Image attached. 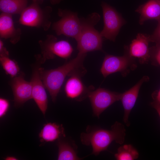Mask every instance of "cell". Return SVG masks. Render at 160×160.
<instances>
[{"label": "cell", "mask_w": 160, "mask_h": 160, "mask_svg": "<svg viewBox=\"0 0 160 160\" xmlns=\"http://www.w3.org/2000/svg\"><path fill=\"white\" fill-rule=\"evenodd\" d=\"M86 55L87 54L78 52L76 57L54 69L47 70L40 67L41 78L53 102L56 101L57 95L67 76L78 75L82 77L87 73L83 65Z\"/></svg>", "instance_id": "6da1fadb"}, {"label": "cell", "mask_w": 160, "mask_h": 160, "mask_svg": "<svg viewBox=\"0 0 160 160\" xmlns=\"http://www.w3.org/2000/svg\"><path fill=\"white\" fill-rule=\"evenodd\" d=\"M125 132L124 125L116 121L109 130L88 126L86 132L81 134L80 138L83 144L92 146V154L97 156L101 152L107 150L113 141L120 144H122L125 140Z\"/></svg>", "instance_id": "7a4b0ae2"}, {"label": "cell", "mask_w": 160, "mask_h": 160, "mask_svg": "<svg viewBox=\"0 0 160 160\" xmlns=\"http://www.w3.org/2000/svg\"><path fill=\"white\" fill-rule=\"evenodd\" d=\"M100 18L99 14L94 12L87 16L86 18L80 19L81 32L76 40L79 52L87 54L89 52L102 50V37L94 27Z\"/></svg>", "instance_id": "3957f363"}, {"label": "cell", "mask_w": 160, "mask_h": 160, "mask_svg": "<svg viewBox=\"0 0 160 160\" xmlns=\"http://www.w3.org/2000/svg\"><path fill=\"white\" fill-rule=\"evenodd\" d=\"M39 3L33 2L27 7L20 14L19 22L23 25L41 28L47 31L51 24L50 19L52 9L48 6L42 8Z\"/></svg>", "instance_id": "277c9868"}, {"label": "cell", "mask_w": 160, "mask_h": 160, "mask_svg": "<svg viewBox=\"0 0 160 160\" xmlns=\"http://www.w3.org/2000/svg\"><path fill=\"white\" fill-rule=\"evenodd\" d=\"M57 14L61 18L53 24L52 29L57 36L63 35L76 41L81 31L80 20L77 13L67 9L59 8Z\"/></svg>", "instance_id": "5b68a950"}, {"label": "cell", "mask_w": 160, "mask_h": 160, "mask_svg": "<svg viewBox=\"0 0 160 160\" xmlns=\"http://www.w3.org/2000/svg\"><path fill=\"white\" fill-rule=\"evenodd\" d=\"M135 59L130 56L125 49L123 56L106 55L100 68V72L105 78L117 72H120L123 76H125L130 71L136 68Z\"/></svg>", "instance_id": "8992f818"}, {"label": "cell", "mask_w": 160, "mask_h": 160, "mask_svg": "<svg viewBox=\"0 0 160 160\" xmlns=\"http://www.w3.org/2000/svg\"><path fill=\"white\" fill-rule=\"evenodd\" d=\"M57 40L54 36L47 35L44 40L39 41L43 63L47 60L54 58L55 55L65 59L70 57L73 50L71 44L66 41Z\"/></svg>", "instance_id": "52a82bcc"}, {"label": "cell", "mask_w": 160, "mask_h": 160, "mask_svg": "<svg viewBox=\"0 0 160 160\" xmlns=\"http://www.w3.org/2000/svg\"><path fill=\"white\" fill-rule=\"evenodd\" d=\"M101 6L104 25L100 34L102 37L115 41L121 28L126 21L115 9L108 4L102 2Z\"/></svg>", "instance_id": "ba28073f"}, {"label": "cell", "mask_w": 160, "mask_h": 160, "mask_svg": "<svg viewBox=\"0 0 160 160\" xmlns=\"http://www.w3.org/2000/svg\"><path fill=\"white\" fill-rule=\"evenodd\" d=\"M35 57L36 60L33 67L31 81L32 86V98L44 115L47 108L48 99L39 71L41 65L42 64V56L39 54L35 55Z\"/></svg>", "instance_id": "9c48e42d"}, {"label": "cell", "mask_w": 160, "mask_h": 160, "mask_svg": "<svg viewBox=\"0 0 160 160\" xmlns=\"http://www.w3.org/2000/svg\"><path fill=\"white\" fill-rule=\"evenodd\" d=\"M121 93L99 88L91 91L88 97L94 115L99 118L101 113L115 102L120 100Z\"/></svg>", "instance_id": "30bf717a"}, {"label": "cell", "mask_w": 160, "mask_h": 160, "mask_svg": "<svg viewBox=\"0 0 160 160\" xmlns=\"http://www.w3.org/2000/svg\"><path fill=\"white\" fill-rule=\"evenodd\" d=\"M150 37L148 35L138 33L129 46L125 47V49L129 55L135 59L137 58L141 64L146 63L150 60V48L148 47L150 42Z\"/></svg>", "instance_id": "8fae6325"}, {"label": "cell", "mask_w": 160, "mask_h": 160, "mask_svg": "<svg viewBox=\"0 0 160 160\" xmlns=\"http://www.w3.org/2000/svg\"><path fill=\"white\" fill-rule=\"evenodd\" d=\"M16 107L22 105L32 98V86L31 81L25 80L23 74H19L12 78L10 82Z\"/></svg>", "instance_id": "7c38bea8"}, {"label": "cell", "mask_w": 160, "mask_h": 160, "mask_svg": "<svg viewBox=\"0 0 160 160\" xmlns=\"http://www.w3.org/2000/svg\"><path fill=\"white\" fill-rule=\"evenodd\" d=\"M65 86V92L66 96L78 101H81L88 97L90 92L94 89L92 86L86 87L81 77L78 75L70 76Z\"/></svg>", "instance_id": "4fadbf2b"}, {"label": "cell", "mask_w": 160, "mask_h": 160, "mask_svg": "<svg viewBox=\"0 0 160 160\" xmlns=\"http://www.w3.org/2000/svg\"><path fill=\"white\" fill-rule=\"evenodd\" d=\"M149 80V78L144 76L134 86L125 92L121 93V100L124 110L123 121L127 126L130 125L129 117L134 107L138 97L139 91L142 84Z\"/></svg>", "instance_id": "5bb4252c"}, {"label": "cell", "mask_w": 160, "mask_h": 160, "mask_svg": "<svg viewBox=\"0 0 160 160\" xmlns=\"http://www.w3.org/2000/svg\"><path fill=\"white\" fill-rule=\"evenodd\" d=\"M12 15L1 13L0 15V36L1 38L9 39L13 44L20 39L21 31L16 28L14 25Z\"/></svg>", "instance_id": "9a60e30c"}, {"label": "cell", "mask_w": 160, "mask_h": 160, "mask_svg": "<svg viewBox=\"0 0 160 160\" xmlns=\"http://www.w3.org/2000/svg\"><path fill=\"white\" fill-rule=\"evenodd\" d=\"M135 11L140 15L139 23L143 25L146 21L151 19H160L159 0H149L141 5Z\"/></svg>", "instance_id": "2e32d148"}, {"label": "cell", "mask_w": 160, "mask_h": 160, "mask_svg": "<svg viewBox=\"0 0 160 160\" xmlns=\"http://www.w3.org/2000/svg\"><path fill=\"white\" fill-rule=\"evenodd\" d=\"M65 137L63 125L55 123L44 124L39 134L40 141L42 143L53 142Z\"/></svg>", "instance_id": "e0dca14e"}, {"label": "cell", "mask_w": 160, "mask_h": 160, "mask_svg": "<svg viewBox=\"0 0 160 160\" xmlns=\"http://www.w3.org/2000/svg\"><path fill=\"white\" fill-rule=\"evenodd\" d=\"M58 151L57 160H78L81 159L77 155V147L72 141H68L61 137L58 139Z\"/></svg>", "instance_id": "ac0fdd59"}, {"label": "cell", "mask_w": 160, "mask_h": 160, "mask_svg": "<svg viewBox=\"0 0 160 160\" xmlns=\"http://www.w3.org/2000/svg\"><path fill=\"white\" fill-rule=\"evenodd\" d=\"M27 0H0L1 13L20 14L27 7Z\"/></svg>", "instance_id": "d6986e66"}, {"label": "cell", "mask_w": 160, "mask_h": 160, "mask_svg": "<svg viewBox=\"0 0 160 160\" xmlns=\"http://www.w3.org/2000/svg\"><path fill=\"white\" fill-rule=\"evenodd\" d=\"M139 156L138 151L132 145L126 144L118 148L114 157L117 160H134L137 159Z\"/></svg>", "instance_id": "ffe728a7"}, {"label": "cell", "mask_w": 160, "mask_h": 160, "mask_svg": "<svg viewBox=\"0 0 160 160\" xmlns=\"http://www.w3.org/2000/svg\"><path fill=\"white\" fill-rule=\"evenodd\" d=\"M1 64L6 73L13 78L19 73L20 68L17 63L9 56H0Z\"/></svg>", "instance_id": "44dd1931"}, {"label": "cell", "mask_w": 160, "mask_h": 160, "mask_svg": "<svg viewBox=\"0 0 160 160\" xmlns=\"http://www.w3.org/2000/svg\"><path fill=\"white\" fill-rule=\"evenodd\" d=\"M150 60H155L160 66V46L150 48Z\"/></svg>", "instance_id": "7402d4cb"}, {"label": "cell", "mask_w": 160, "mask_h": 160, "mask_svg": "<svg viewBox=\"0 0 160 160\" xmlns=\"http://www.w3.org/2000/svg\"><path fill=\"white\" fill-rule=\"evenodd\" d=\"M157 26L153 34L150 35V42H155L156 45L160 46V19L157 20Z\"/></svg>", "instance_id": "603a6c76"}, {"label": "cell", "mask_w": 160, "mask_h": 160, "mask_svg": "<svg viewBox=\"0 0 160 160\" xmlns=\"http://www.w3.org/2000/svg\"><path fill=\"white\" fill-rule=\"evenodd\" d=\"M9 106V101L5 99L0 98V117H3L6 114Z\"/></svg>", "instance_id": "cb8c5ba5"}, {"label": "cell", "mask_w": 160, "mask_h": 160, "mask_svg": "<svg viewBox=\"0 0 160 160\" xmlns=\"http://www.w3.org/2000/svg\"><path fill=\"white\" fill-rule=\"evenodd\" d=\"M0 56H9V52L4 47L1 39H0Z\"/></svg>", "instance_id": "d4e9b609"}, {"label": "cell", "mask_w": 160, "mask_h": 160, "mask_svg": "<svg viewBox=\"0 0 160 160\" xmlns=\"http://www.w3.org/2000/svg\"><path fill=\"white\" fill-rule=\"evenodd\" d=\"M151 105L156 110L160 117V103L154 101L151 103Z\"/></svg>", "instance_id": "484cf974"}, {"label": "cell", "mask_w": 160, "mask_h": 160, "mask_svg": "<svg viewBox=\"0 0 160 160\" xmlns=\"http://www.w3.org/2000/svg\"><path fill=\"white\" fill-rule=\"evenodd\" d=\"M152 97L155 101L160 103V89L153 94Z\"/></svg>", "instance_id": "4316f807"}, {"label": "cell", "mask_w": 160, "mask_h": 160, "mask_svg": "<svg viewBox=\"0 0 160 160\" xmlns=\"http://www.w3.org/2000/svg\"><path fill=\"white\" fill-rule=\"evenodd\" d=\"M33 2H39V0H31ZM64 0H50L51 4L52 5H55L60 3L61 1Z\"/></svg>", "instance_id": "83f0119b"}, {"label": "cell", "mask_w": 160, "mask_h": 160, "mask_svg": "<svg viewBox=\"0 0 160 160\" xmlns=\"http://www.w3.org/2000/svg\"><path fill=\"white\" fill-rule=\"evenodd\" d=\"M4 159L6 160H16L18 159L16 157L13 156H7Z\"/></svg>", "instance_id": "f1b7e54d"}, {"label": "cell", "mask_w": 160, "mask_h": 160, "mask_svg": "<svg viewBox=\"0 0 160 160\" xmlns=\"http://www.w3.org/2000/svg\"><path fill=\"white\" fill-rule=\"evenodd\" d=\"M159 1H160V0H159Z\"/></svg>", "instance_id": "f546056e"}]
</instances>
